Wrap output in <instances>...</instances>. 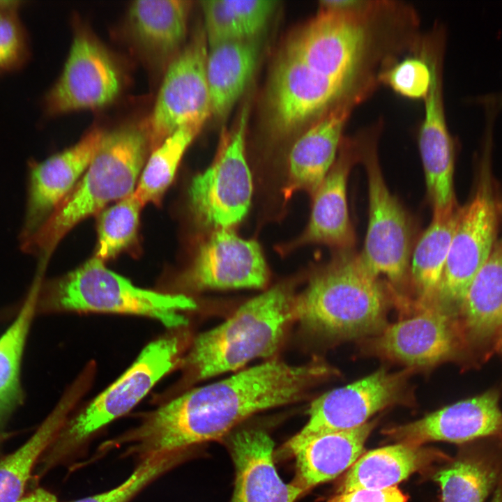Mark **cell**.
Wrapping results in <instances>:
<instances>
[{"label": "cell", "mask_w": 502, "mask_h": 502, "mask_svg": "<svg viewBox=\"0 0 502 502\" xmlns=\"http://www.w3.org/2000/svg\"><path fill=\"white\" fill-rule=\"evenodd\" d=\"M332 373L320 361L291 365L271 360L165 403L132 436L145 457L222 441L250 416L300 400L312 385Z\"/></svg>", "instance_id": "cell-1"}, {"label": "cell", "mask_w": 502, "mask_h": 502, "mask_svg": "<svg viewBox=\"0 0 502 502\" xmlns=\"http://www.w3.org/2000/svg\"><path fill=\"white\" fill-rule=\"evenodd\" d=\"M150 151L148 119L105 132L82 178L22 250L45 259L77 223L132 194Z\"/></svg>", "instance_id": "cell-2"}, {"label": "cell", "mask_w": 502, "mask_h": 502, "mask_svg": "<svg viewBox=\"0 0 502 502\" xmlns=\"http://www.w3.org/2000/svg\"><path fill=\"white\" fill-rule=\"evenodd\" d=\"M386 312L383 284L353 249L337 250L294 304L295 318L304 328L334 339L376 335L386 326Z\"/></svg>", "instance_id": "cell-3"}, {"label": "cell", "mask_w": 502, "mask_h": 502, "mask_svg": "<svg viewBox=\"0 0 502 502\" xmlns=\"http://www.w3.org/2000/svg\"><path fill=\"white\" fill-rule=\"evenodd\" d=\"M296 297L277 285L242 305L227 321L198 335L183 361L192 379L236 370L278 350L295 318Z\"/></svg>", "instance_id": "cell-4"}, {"label": "cell", "mask_w": 502, "mask_h": 502, "mask_svg": "<svg viewBox=\"0 0 502 502\" xmlns=\"http://www.w3.org/2000/svg\"><path fill=\"white\" fill-rule=\"evenodd\" d=\"M393 6L382 1L367 13L319 9L290 39L286 52L311 68L366 94L383 50L380 20Z\"/></svg>", "instance_id": "cell-5"}, {"label": "cell", "mask_w": 502, "mask_h": 502, "mask_svg": "<svg viewBox=\"0 0 502 502\" xmlns=\"http://www.w3.org/2000/svg\"><path fill=\"white\" fill-rule=\"evenodd\" d=\"M196 306L194 300L183 294L136 287L94 257L60 279L44 283L39 278L36 315L61 311L127 314L176 328L187 324L181 312Z\"/></svg>", "instance_id": "cell-6"}, {"label": "cell", "mask_w": 502, "mask_h": 502, "mask_svg": "<svg viewBox=\"0 0 502 502\" xmlns=\"http://www.w3.org/2000/svg\"><path fill=\"white\" fill-rule=\"evenodd\" d=\"M485 134L476 190L460 208L434 301L454 312L495 244L499 207L491 172L492 132Z\"/></svg>", "instance_id": "cell-7"}, {"label": "cell", "mask_w": 502, "mask_h": 502, "mask_svg": "<svg viewBox=\"0 0 502 502\" xmlns=\"http://www.w3.org/2000/svg\"><path fill=\"white\" fill-rule=\"evenodd\" d=\"M360 154L367 176L369 200L367 229L360 257L372 275H383L394 287H400L409 278L411 222L386 184L373 139H360Z\"/></svg>", "instance_id": "cell-8"}, {"label": "cell", "mask_w": 502, "mask_h": 502, "mask_svg": "<svg viewBox=\"0 0 502 502\" xmlns=\"http://www.w3.org/2000/svg\"><path fill=\"white\" fill-rule=\"evenodd\" d=\"M181 342L167 334L150 342L131 366L63 425L53 453L61 455L91 434L131 410L178 361Z\"/></svg>", "instance_id": "cell-9"}, {"label": "cell", "mask_w": 502, "mask_h": 502, "mask_svg": "<svg viewBox=\"0 0 502 502\" xmlns=\"http://www.w3.org/2000/svg\"><path fill=\"white\" fill-rule=\"evenodd\" d=\"M365 94L328 77L284 52L271 74L267 93L270 123L287 135L312 124L336 107L356 104Z\"/></svg>", "instance_id": "cell-10"}, {"label": "cell", "mask_w": 502, "mask_h": 502, "mask_svg": "<svg viewBox=\"0 0 502 502\" xmlns=\"http://www.w3.org/2000/svg\"><path fill=\"white\" fill-rule=\"evenodd\" d=\"M247 123L245 108L215 160L191 181L190 208L201 225L216 230L231 229L248 212L253 184L245 154Z\"/></svg>", "instance_id": "cell-11"}, {"label": "cell", "mask_w": 502, "mask_h": 502, "mask_svg": "<svg viewBox=\"0 0 502 502\" xmlns=\"http://www.w3.org/2000/svg\"><path fill=\"white\" fill-rule=\"evenodd\" d=\"M407 374L379 370L319 396L311 403L307 423L275 452V459L292 457L301 446L318 436L367 423L374 413L401 400Z\"/></svg>", "instance_id": "cell-12"}, {"label": "cell", "mask_w": 502, "mask_h": 502, "mask_svg": "<svg viewBox=\"0 0 502 502\" xmlns=\"http://www.w3.org/2000/svg\"><path fill=\"white\" fill-rule=\"evenodd\" d=\"M208 44L197 33L169 64L148 119L151 151L185 126L202 127L211 116L206 76Z\"/></svg>", "instance_id": "cell-13"}, {"label": "cell", "mask_w": 502, "mask_h": 502, "mask_svg": "<svg viewBox=\"0 0 502 502\" xmlns=\"http://www.w3.org/2000/svg\"><path fill=\"white\" fill-rule=\"evenodd\" d=\"M123 85L116 56L89 31L77 29L62 72L45 96V112L56 116L103 107L119 96Z\"/></svg>", "instance_id": "cell-14"}, {"label": "cell", "mask_w": 502, "mask_h": 502, "mask_svg": "<svg viewBox=\"0 0 502 502\" xmlns=\"http://www.w3.org/2000/svg\"><path fill=\"white\" fill-rule=\"evenodd\" d=\"M417 315L376 335L374 351L413 367H425L466 356L453 312L434 303Z\"/></svg>", "instance_id": "cell-15"}, {"label": "cell", "mask_w": 502, "mask_h": 502, "mask_svg": "<svg viewBox=\"0 0 502 502\" xmlns=\"http://www.w3.org/2000/svg\"><path fill=\"white\" fill-rule=\"evenodd\" d=\"M104 134L102 128L94 127L67 149L44 160L28 162L20 243L33 236L70 193L89 165Z\"/></svg>", "instance_id": "cell-16"}, {"label": "cell", "mask_w": 502, "mask_h": 502, "mask_svg": "<svg viewBox=\"0 0 502 502\" xmlns=\"http://www.w3.org/2000/svg\"><path fill=\"white\" fill-rule=\"evenodd\" d=\"M268 275L257 242L242 238L231 229H220L200 246L181 281L195 291L262 288Z\"/></svg>", "instance_id": "cell-17"}, {"label": "cell", "mask_w": 502, "mask_h": 502, "mask_svg": "<svg viewBox=\"0 0 502 502\" xmlns=\"http://www.w3.org/2000/svg\"><path fill=\"white\" fill-rule=\"evenodd\" d=\"M500 392L494 388L459 401L418 420L391 427L385 433L398 443L423 445L431 441L464 444L502 436Z\"/></svg>", "instance_id": "cell-18"}, {"label": "cell", "mask_w": 502, "mask_h": 502, "mask_svg": "<svg viewBox=\"0 0 502 502\" xmlns=\"http://www.w3.org/2000/svg\"><path fill=\"white\" fill-rule=\"evenodd\" d=\"M432 77L425 98V116L418 132V146L433 216L447 214L459 206L454 186L455 150L445 117L440 59H429Z\"/></svg>", "instance_id": "cell-19"}, {"label": "cell", "mask_w": 502, "mask_h": 502, "mask_svg": "<svg viewBox=\"0 0 502 502\" xmlns=\"http://www.w3.org/2000/svg\"><path fill=\"white\" fill-rule=\"evenodd\" d=\"M455 317L466 358L485 360L502 333V238L471 282Z\"/></svg>", "instance_id": "cell-20"}, {"label": "cell", "mask_w": 502, "mask_h": 502, "mask_svg": "<svg viewBox=\"0 0 502 502\" xmlns=\"http://www.w3.org/2000/svg\"><path fill=\"white\" fill-rule=\"evenodd\" d=\"M222 441L232 459L235 479L229 502H295L301 492L285 483L275 466L274 443L259 428L231 432Z\"/></svg>", "instance_id": "cell-21"}, {"label": "cell", "mask_w": 502, "mask_h": 502, "mask_svg": "<svg viewBox=\"0 0 502 502\" xmlns=\"http://www.w3.org/2000/svg\"><path fill=\"white\" fill-rule=\"evenodd\" d=\"M360 139L343 137L333 167L312 195L310 220L297 245L323 244L337 250H352L356 234L347 195L349 174L360 162Z\"/></svg>", "instance_id": "cell-22"}, {"label": "cell", "mask_w": 502, "mask_h": 502, "mask_svg": "<svg viewBox=\"0 0 502 502\" xmlns=\"http://www.w3.org/2000/svg\"><path fill=\"white\" fill-rule=\"evenodd\" d=\"M190 2L183 0L135 1L128 8L126 30L143 63L164 73L183 47Z\"/></svg>", "instance_id": "cell-23"}, {"label": "cell", "mask_w": 502, "mask_h": 502, "mask_svg": "<svg viewBox=\"0 0 502 502\" xmlns=\"http://www.w3.org/2000/svg\"><path fill=\"white\" fill-rule=\"evenodd\" d=\"M355 104H342L311 124L291 148L285 195L305 191L312 196L335 162L343 130Z\"/></svg>", "instance_id": "cell-24"}, {"label": "cell", "mask_w": 502, "mask_h": 502, "mask_svg": "<svg viewBox=\"0 0 502 502\" xmlns=\"http://www.w3.org/2000/svg\"><path fill=\"white\" fill-rule=\"evenodd\" d=\"M441 502H484L502 482V436L462 444L435 475Z\"/></svg>", "instance_id": "cell-25"}, {"label": "cell", "mask_w": 502, "mask_h": 502, "mask_svg": "<svg viewBox=\"0 0 502 502\" xmlns=\"http://www.w3.org/2000/svg\"><path fill=\"white\" fill-rule=\"evenodd\" d=\"M375 423L324 434L312 439L293 455L295 476L291 484L303 494L348 470L364 453V446Z\"/></svg>", "instance_id": "cell-26"}, {"label": "cell", "mask_w": 502, "mask_h": 502, "mask_svg": "<svg viewBox=\"0 0 502 502\" xmlns=\"http://www.w3.org/2000/svg\"><path fill=\"white\" fill-rule=\"evenodd\" d=\"M450 459L423 445L398 443L364 452L347 470L337 492L383 489L396 485L435 461Z\"/></svg>", "instance_id": "cell-27"}, {"label": "cell", "mask_w": 502, "mask_h": 502, "mask_svg": "<svg viewBox=\"0 0 502 502\" xmlns=\"http://www.w3.org/2000/svg\"><path fill=\"white\" fill-rule=\"evenodd\" d=\"M259 54L257 38L208 47L206 76L211 116L223 119L228 115L251 80Z\"/></svg>", "instance_id": "cell-28"}, {"label": "cell", "mask_w": 502, "mask_h": 502, "mask_svg": "<svg viewBox=\"0 0 502 502\" xmlns=\"http://www.w3.org/2000/svg\"><path fill=\"white\" fill-rule=\"evenodd\" d=\"M36 276L13 322L0 336V429L22 405L23 355L32 321L36 316Z\"/></svg>", "instance_id": "cell-29"}, {"label": "cell", "mask_w": 502, "mask_h": 502, "mask_svg": "<svg viewBox=\"0 0 502 502\" xmlns=\"http://www.w3.org/2000/svg\"><path fill=\"white\" fill-rule=\"evenodd\" d=\"M460 208L458 206L446 215L433 216L411 254L409 277L423 306L435 301Z\"/></svg>", "instance_id": "cell-30"}, {"label": "cell", "mask_w": 502, "mask_h": 502, "mask_svg": "<svg viewBox=\"0 0 502 502\" xmlns=\"http://www.w3.org/2000/svg\"><path fill=\"white\" fill-rule=\"evenodd\" d=\"M73 400L65 396L36 432L17 450L0 460V502H18L40 455L64 425Z\"/></svg>", "instance_id": "cell-31"}, {"label": "cell", "mask_w": 502, "mask_h": 502, "mask_svg": "<svg viewBox=\"0 0 502 502\" xmlns=\"http://www.w3.org/2000/svg\"><path fill=\"white\" fill-rule=\"evenodd\" d=\"M201 128L198 126H183L151 151L134 191L144 206L160 201L174 178L184 153Z\"/></svg>", "instance_id": "cell-32"}, {"label": "cell", "mask_w": 502, "mask_h": 502, "mask_svg": "<svg viewBox=\"0 0 502 502\" xmlns=\"http://www.w3.org/2000/svg\"><path fill=\"white\" fill-rule=\"evenodd\" d=\"M143 206L133 192L101 213L98 224L96 258L102 261L112 259L134 242Z\"/></svg>", "instance_id": "cell-33"}, {"label": "cell", "mask_w": 502, "mask_h": 502, "mask_svg": "<svg viewBox=\"0 0 502 502\" xmlns=\"http://www.w3.org/2000/svg\"><path fill=\"white\" fill-rule=\"evenodd\" d=\"M431 68L425 52L421 57H407L387 68L379 79L401 96L418 99L426 97L431 84Z\"/></svg>", "instance_id": "cell-34"}, {"label": "cell", "mask_w": 502, "mask_h": 502, "mask_svg": "<svg viewBox=\"0 0 502 502\" xmlns=\"http://www.w3.org/2000/svg\"><path fill=\"white\" fill-rule=\"evenodd\" d=\"M184 452H186L145 457L131 476L118 487L74 502H127L152 480L176 464L184 457Z\"/></svg>", "instance_id": "cell-35"}, {"label": "cell", "mask_w": 502, "mask_h": 502, "mask_svg": "<svg viewBox=\"0 0 502 502\" xmlns=\"http://www.w3.org/2000/svg\"><path fill=\"white\" fill-rule=\"evenodd\" d=\"M20 6L0 11V74L21 68L29 56L28 35L18 15Z\"/></svg>", "instance_id": "cell-36"}, {"label": "cell", "mask_w": 502, "mask_h": 502, "mask_svg": "<svg viewBox=\"0 0 502 502\" xmlns=\"http://www.w3.org/2000/svg\"><path fill=\"white\" fill-rule=\"evenodd\" d=\"M204 20V34L211 47L244 38L229 0L201 2Z\"/></svg>", "instance_id": "cell-37"}, {"label": "cell", "mask_w": 502, "mask_h": 502, "mask_svg": "<svg viewBox=\"0 0 502 502\" xmlns=\"http://www.w3.org/2000/svg\"><path fill=\"white\" fill-rule=\"evenodd\" d=\"M244 38H257L276 8L269 0H229Z\"/></svg>", "instance_id": "cell-38"}, {"label": "cell", "mask_w": 502, "mask_h": 502, "mask_svg": "<svg viewBox=\"0 0 502 502\" xmlns=\"http://www.w3.org/2000/svg\"><path fill=\"white\" fill-rule=\"evenodd\" d=\"M408 496L397 487L383 489H356L339 493L326 502H406Z\"/></svg>", "instance_id": "cell-39"}, {"label": "cell", "mask_w": 502, "mask_h": 502, "mask_svg": "<svg viewBox=\"0 0 502 502\" xmlns=\"http://www.w3.org/2000/svg\"><path fill=\"white\" fill-rule=\"evenodd\" d=\"M474 102L486 107L493 109L502 107V91L486 95H480L474 98Z\"/></svg>", "instance_id": "cell-40"}, {"label": "cell", "mask_w": 502, "mask_h": 502, "mask_svg": "<svg viewBox=\"0 0 502 502\" xmlns=\"http://www.w3.org/2000/svg\"><path fill=\"white\" fill-rule=\"evenodd\" d=\"M18 502H59L55 496L49 492L38 489L25 497H22Z\"/></svg>", "instance_id": "cell-41"}, {"label": "cell", "mask_w": 502, "mask_h": 502, "mask_svg": "<svg viewBox=\"0 0 502 502\" xmlns=\"http://www.w3.org/2000/svg\"><path fill=\"white\" fill-rule=\"evenodd\" d=\"M494 351L499 353L501 356H502V333L496 342L494 347Z\"/></svg>", "instance_id": "cell-42"}, {"label": "cell", "mask_w": 502, "mask_h": 502, "mask_svg": "<svg viewBox=\"0 0 502 502\" xmlns=\"http://www.w3.org/2000/svg\"><path fill=\"white\" fill-rule=\"evenodd\" d=\"M499 211L502 212V202L499 201Z\"/></svg>", "instance_id": "cell-43"}]
</instances>
